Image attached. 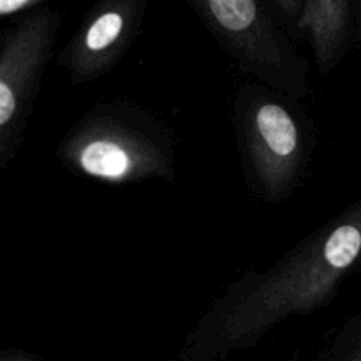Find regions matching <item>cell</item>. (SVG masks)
<instances>
[{
    "mask_svg": "<svg viewBox=\"0 0 361 361\" xmlns=\"http://www.w3.org/2000/svg\"><path fill=\"white\" fill-rule=\"evenodd\" d=\"M360 256L361 214H356L312 231L264 271L247 270L217 309L238 330L309 310L334 293Z\"/></svg>",
    "mask_w": 361,
    "mask_h": 361,
    "instance_id": "cell-1",
    "label": "cell"
},
{
    "mask_svg": "<svg viewBox=\"0 0 361 361\" xmlns=\"http://www.w3.org/2000/svg\"><path fill=\"white\" fill-rule=\"evenodd\" d=\"M59 155L71 171L109 185L171 180V141L133 108L101 106L88 111L62 140Z\"/></svg>",
    "mask_w": 361,
    "mask_h": 361,
    "instance_id": "cell-2",
    "label": "cell"
},
{
    "mask_svg": "<svg viewBox=\"0 0 361 361\" xmlns=\"http://www.w3.org/2000/svg\"><path fill=\"white\" fill-rule=\"evenodd\" d=\"M242 73L293 101L310 94V66L261 0H187Z\"/></svg>",
    "mask_w": 361,
    "mask_h": 361,
    "instance_id": "cell-3",
    "label": "cell"
},
{
    "mask_svg": "<svg viewBox=\"0 0 361 361\" xmlns=\"http://www.w3.org/2000/svg\"><path fill=\"white\" fill-rule=\"evenodd\" d=\"M291 97L263 83L245 85L236 97V129L245 169L261 197L288 200L309 162V127L289 106Z\"/></svg>",
    "mask_w": 361,
    "mask_h": 361,
    "instance_id": "cell-4",
    "label": "cell"
},
{
    "mask_svg": "<svg viewBox=\"0 0 361 361\" xmlns=\"http://www.w3.org/2000/svg\"><path fill=\"white\" fill-rule=\"evenodd\" d=\"M59 27L56 11H35L0 42V171L20 143L53 55Z\"/></svg>",
    "mask_w": 361,
    "mask_h": 361,
    "instance_id": "cell-5",
    "label": "cell"
},
{
    "mask_svg": "<svg viewBox=\"0 0 361 361\" xmlns=\"http://www.w3.org/2000/svg\"><path fill=\"white\" fill-rule=\"evenodd\" d=\"M147 0H99L60 49L56 63L74 85H88L108 74L129 49Z\"/></svg>",
    "mask_w": 361,
    "mask_h": 361,
    "instance_id": "cell-6",
    "label": "cell"
},
{
    "mask_svg": "<svg viewBox=\"0 0 361 361\" xmlns=\"http://www.w3.org/2000/svg\"><path fill=\"white\" fill-rule=\"evenodd\" d=\"M295 25L309 41L321 73H330L341 60L348 37V0H305Z\"/></svg>",
    "mask_w": 361,
    "mask_h": 361,
    "instance_id": "cell-7",
    "label": "cell"
},
{
    "mask_svg": "<svg viewBox=\"0 0 361 361\" xmlns=\"http://www.w3.org/2000/svg\"><path fill=\"white\" fill-rule=\"evenodd\" d=\"M42 2H46V0H0V18L11 16V14H16L20 11L32 9V7H37Z\"/></svg>",
    "mask_w": 361,
    "mask_h": 361,
    "instance_id": "cell-8",
    "label": "cell"
},
{
    "mask_svg": "<svg viewBox=\"0 0 361 361\" xmlns=\"http://www.w3.org/2000/svg\"><path fill=\"white\" fill-rule=\"evenodd\" d=\"M274 2L289 21L296 23L300 14H302L303 11V4H305V0H274Z\"/></svg>",
    "mask_w": 361,
    "mask_h": 361,
    "instance_id": "cell-9",
    "label": "cell"
},
{
    "mask_svg": "<svg viewBox=\"0 0 361 361\" xmlns=\"http://www.w3.org/2000/svg\"><path fill=\"white\" fill-rule=\"evenodd\" d=\"M4 35H6V34H4V32H2V30H0V42H2V39H4Z\"/></svg>",
    "mask_w": 361,
    "mask_h": 361,
    "instance_id": "cell-10",
    "label": "cell"
}]
</instances>
